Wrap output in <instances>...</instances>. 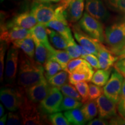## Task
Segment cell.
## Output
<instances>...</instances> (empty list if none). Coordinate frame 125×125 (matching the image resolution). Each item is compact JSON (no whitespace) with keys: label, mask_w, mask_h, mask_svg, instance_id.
<instances>
[{"label":"cell","mask_w":125,"mask_h":125,"mask_svg":"<svg viewBox=\"0 0 125 125\" xmlns=\"http://www.w3.org/2000/svg\"><path fill=\"white\" fill-rule=\"evenodd\" d=\"M17 83L18 86L24 89L46 79L43 65L23 51L19 53Z\"/></svg>","instance_id":"cell-1"},{"label":"cell","mask_w":125,"mask_h":125,"mask_svg":"<svg viewBox=\"0 0 125 125\" xmlns=\"http://www.w3.org/2000/svg\"><path fill=\"white\" fill-rule=\"evenodd\" d=\"M19 112L23 121V125H41L48 122L45 114H42L37 103L31 101L26 96H23L19 107Z\"/></svg>","instance_id":"cell-2"},{"label":"cell","mask_w":125,"mask_h":125,"mask_svg":"<svg viewBox=\"0 0 125 125\" xmlns=\"http://www.w3.org/2000/svg\"><path fill=\"white\" fill-rule=\"evenodd\" d=\"M125 40V15L105 30V42L111 52L115 55ZM116 56V55H115Z\"/></svg>","instance_id":"cell-3"},{"label":"cell","mask_w":125,"mask_h":125,"mask_svg":"<svg viewBox=\"0 0 125 125\" xmlns=\"http://www.w3.org/2000/svg\"><path fill=\"white\" fill-rule=\"evenodd\" d=\"M78 24L87 35L102 43L105 42V31L101 21L92 16L87 12L83 13Z\"/></svg>","instance_id":"cell-4"},{"label":"cell","mask_w":125,"mask_h":125,"mask_svg":"<svg viewBox=\"0 0 125 125\" xmlns=\"http://www.w3.org/2000/svg\"><path fill=\"white\" fill-rule=\"evenodd\" d=\"M24 94L25 89L19 86L2 87L0 91V99L9 111L16 112L19 109Z\"/></svg>","instance_id":"cell-5"},{"label":"cell","mask_w":125,"mask_h":125,"mask_svg":"<svg viewBox=\"0 0 125 125\" xmlns=\"http://www.w3.org/2000/svg\"><path fill=\"white\" fill-rule=\"evenodd\" d=\"M124 79V76L115 68L103 87L104 94L116 104H118L121 98Z\"/></svg>","instance_id":"cell-6"},{"label":"cell","mask_w":125,"mask_h":125,"mask_svg":"<svg viewBox=\"0 0 125 125\" xmlns=\"http://www.w3.org/2000/svg\"><path fill=\"white\" fill-rule=\"evenodd\" d=\"M20 52L13 45L10 47L8 52L6 62L5 81L9 86H14L18 74Z\"/></svg>","instance_id":"cell-7"},{"label":"cell","mask_w":125,"mask_h":125,"mask_svg":"<svg viewBox=\"0 0 125 125\" xmlns=\"http://www.w3.org/2000/svg\"><path fill=\"white\" fill-rule=\"evenodd\" d=\"M63 99L62 94L57 87H52L49 94L39 103L38 107L45 115L60 111V108Z\"/></svg>","instance_id":"cell-8"},{"label":"cell","mask_w":125,"mask_h":125,"mask_svg":"<svg viewBox=\"0 0 125 125\" xmlns=\"http://www.w3.org/2000/svg\"><path fill=\"white\" fill-rule=\"evenodd\" d=\"M57 5L36 1L31 7V11L38 23L45 24L55 18Z\"/></svg>","instance_id":"cell-9"},{"label":"cell","mask_w":125,"mask_h":125,"mask_svg":"<svg viewBox=\"0 0 125 125\" xmlns=\"http://www.w3.org/2000/svg\"><path fill=\"white\" fill-rule=\"evenodd\" d=\"M72 30L75 39L78 42L91 53L97 56L99 51L105 47L102 42L86 34L81 29L78 24L74 25Z\"/></svg>","instance_id":"cell-10"},{"label":"cell","mask_w":125,"mask_h":125,"mask_svg":"<svg viewBox=\"0 0 125 125\" xmlns=\"http://www.w3.org/2000/svg\"><path fill=\"white\" fill-rule=\"evenodd\" d=\"M52 86L46 79L25 89V93L32 102L40 103L49 94Z\"/></svg>","instance_id":"cell-11"},{"label":"cell","mask_w":125,"mask_h":125,"mask_svg":"<svg viewBox=\"0 0 125 125\" xmlns=\"http://www.w3.org/2000/svg\"><path fill=\"white\" fill-rule=\"evenodd\" d=\"M38 23L37 19L30 11H26L16 15L11 20L4 23H1V26L6 27H19L30 30Z\"/></svg>","instance_id":"cell-12"},{"label":"cell","mask_w":125,"mask_h":125,"mask_svg":"<svg viewBox=\"0 0 125 125\" xmlns=\"http://www.w3.org/2000/svg\"><path fill=\"white\" fill-rule=\"evenodd\" d=\"M94 73V71L93 67L86 60L83 63L69 73V82L75 85L78 82L83 81L90 82Z\"/></svg>","instance_id":"cell-13"},{"label":"cell","mask_w":125,"mask_h":125,"mask_svg":"<svg viewBox=\"0 0 125 125\" xmlns=\"http://www.w3.org/2000/svg\"><path fill=\"white\" fill-rule=\"evenodd\" d=\"M85 9L92 16L100 21L108 19L110 14L104 3V0H85Z\"/></svg>","instance_id":"cell-14"},{"label":"cell","mask_w":125,"mask_h":125,"mask_svg":"<svg viewBox=\"0 0 125 125\" xmlns=\"http://www.w3.org/2000/svg\"><path fill=\"white\" fill-rule=\"evenodd\" d=\"M1 41H4L8 44L16 40H21L31 36L30 30L19 27H6L1 26Z\"/></svg>","instance_id":"cell-15"},{"label":"cell","mask_w":125,"mask_h":125,"mask_svg":"<svg viewBox=\"0 0 125 125\" xmlns=\"http://www.w3.org/2000/svg\"><path fill=\"white\" fill-rule=\"evenodd\" d=\"M98 116L105 119H111L117 115L116 104L104 94L96 99Z\"/></svg>","instance_id":"cell-16"},{"label":"cell","mask_w":125,"mask_h":125,"mask_svg":"<svg viewBox=\"0 0 125 125\" xmlns=\"http://www.w3.org/2000/svg\"><path fill=\"white\" fill-rule=\"evenodd\" d=\"M85 7V0H70L64 14L67 21L71 23L77 22L82 17Z\"/></svg>","instance_id":"cell-17"},{"label":"cell","mask_w":125,"mask_h":125,"mask_svg":"<svg viewBox=\"0 0 125 125\" xmlns=\"http://www.w3.org/2000/svg\"><path fill=\"white\" fill-rule=\"evenodd\" d=\"M46 29L47 27L45 26V24L38 23L35 26L30 29V31L32 38H35L36 40L42 43L51 52L54 48L52 46L49 41Z\"/></svg>","instance_id":"cell-18"},{"label":"cell","mask_w":125,"mask_h":125,"mask_svg":"<svg viewBox=\"0 0 125 125\" xmlns=\"http://www.w3.org/2000/svg\"><path fill=\"white\" fill-rule=\"evenodd\" d=\"M97 57L100 68L105 70L111 68L118 60V57L112 53L109 48L106 46L99 51Z\"/></svg>","instance_id":"cell-19"},{"label":"cell","mask_w":125,"mask_h":125,"mask_svg":"<svg viewBox=\"0 0 125 125\" xmlns=\"http://www.w3.org/2000/svg\"><path fill=\"white\" fill-rule=\"evenodd\" d=\"M12 43L14 46L17 48H19L29 57L33 59L35 57V46L32 36L21 40H16Z\"/></svg>","instance_id":"cell-20"},{"label":"cell","mask_w":125,"mask_h":125,"mask_svg":"<svg viewBox=\"0 0 125 125\" xmlns=\"http://www.w3.org/2000/svg\"><path fill=\"white\" fill-rule=\"evenodd\" d=\"M48 59L54 60L59 62L62 66V70L67 71V64L72 59L65 50L64 51L54 49L50 52Z\"/></svg>","instance_id":"cell-21"},{"label":"cell","mask_w":125,"mask_h":125,"mask_svg":"<svg viewBox=\"0 0 125 125\" xmlns=\"http://www.w3.org/2000/svg\"><path fill=\"white\" fill-rule=\"evenodd\" d=\"M46 30L49 36L50 42L54 48L61 50L66 49L68 42L61 34L54 30L49 27H47Z\"/></svg>","instance_id":"cell-22"},{"label":"cell","mask_w":125,"mask_h":125,"mask_svg":"<svg viewBox=\"0 0 125 125\" xmlns=\"http://www.w3.org/2000/svg\"><path fill=\"white\" fill-rule=\"evenodd\" d=\"M64 115L66 117L71 124L75 125H82L87 123L82 110L79 108H75L65 111Z\"/></svg>","instance_id":"cell-23"},{"label":"cell","mask_w":125,"mask_h":125,"mask_svg":"<svg viewBox=\"0 0 125 125\" xmlns=\"http://www.w3.org/2000/svg\"><path fill=\"white\" fill-rule=\"evenodd\" d=\"M81 110L87 122L91 121L97 115L98 113L96 101L92 100H87L81 107Z\"/></svg>","instance_id":"cell-24"},{"label":"cell","mask_w":125,"mask_h":125,"mask_svg":"<svg viewBox=\"0 0 125 125\" xmlns=\"http://www.w3.org/2000/svg\"><path fill=\"white\" fill-rule=\"evenodd\" d=\"M35 43V60L39 63L44 65L45 62L48 59L50 52L47 49V48L35 38H34Z\"/></svg>","instance_id":"cell-25"},{"label":"cell","mask_w":125,"mask_h":125,"mask_svg":"<svg viewBox=\"0 0 125 125\" xmlns=\"http://www.w3.org/2000/svg\"><path fill=\"white\" fill-rule=\"evenodd\" d=\"M111 71L112 70L111 68L107 70L101 69V68L98 69L94 73L91 82L95 85L100 86H104L108 81Z\"/></svg>","instance_id":"cell-26"},{"label":"cell","mask_w":125,"mask_h":125,"mask_svg":"<svg viewBox=\"0 0 125 125\" xmlns=\"http://www.w3.org/2000/svg\"><path fill=\"white\" fill-rule=\"evenodd\" d=\"M68 78L69 73L66 71L62 70L47 80L52 86L57 87L59 89L62 85L67 83L68 81H69Z\"/></svg>","instance_id":"cell-27"},{"label":"cell","mask_w":125,"mask_h":125,"mask_svg":"<svg viewBox=\"0 0 125 125\" xmlns=\"http://www.w3.org/2000/svg\"><path fill=\"white\" fill-rule=\"evenodd\" d=\"M45 68V75L46 79H49L62 70L60 64L56 61L48 59L43 65Z\"/></svg>","instance_id":"cell-28"},{"label":"cell","mask_w":125,"mask_h":125,"mask_svg":"<svg viewBox=\"0 0 125 125\" xmlns=\"http://www.w3.org/2000/svg\"><path fill=\"white\" fill-rule=\"evenodd\" d=\"M82 101H80L75 98L65 96L63 97L62 101L61 104L60 110V111H68L70 109L75 108H79L83 105Z\"/></svg>","instance_id":"cell-29"},{"label":"cell","mask_w":125,"mask_h":125,"mask_svg":"<svg viewBox=\"0 0 125 125\" xmlns=\"http://www.w3.org/2000/svg\"><path fill=\"white\" fill-rule=\"evenodd\" d=\"M59 89L62 92V94L64 96L71 97L82 102V98L81 97V95L79 94V92H78L77 89L75 87L73 86V84L71 83H65V85L61 86ZM83 103V102H82Z\"/></svg>","instance_id":"cell-30"},{"label":"cell","mask_w":125,"mask_h":125,"mask_svg":"<svg viewBox=\"0 0 125 125\" xmlns=\"http://www.w3.org/2000/svg\"><path fill=\"white\" fill-rule=\"evenodd\" d=\"M104 1L112 11L125 15V0H104Z\"/></svg>","instance_id":"cell-31"},{"label":"cell","mask_w":125,"mask_h":125,"mask_svg":"<svg viewBox=\"0 0 125 125\" xmlns=\"http://www.w3.org/2000/svg\"><path fill=\"white\" fill-rule=\"evenodd\" d=\"M48 122L53 125H70L71 123L68 121L65 115L62 112H57L49 114L48 117Z\"/></svg>","instance_id":"cell-32"},{"label":"cell","mask_w":125,"mask_h":125,"mask_svg":"<svg viewBox=\"0 0 125 125\" xmlns=\"http://www.w3.org/2000/svg\"><path fill=\"white\" fill-rule=\"evenodd\" d=\"M75 87L79 92L82 98V102L85 103L89 100V86L87 84V82H78L75 85Z\"/></svg>","instance_id":"cell-33"},{"label":"cell","mask_w":125,"mask_h":125,"mask_svg":"<svg viewBox=\"0 0 125 125\" xmlns=\"http://www.w3.org/2000/svg\"><path fill=\"white\" fill-rule=\"evenodd\" d=\"M65 51L68 53L72 59L81 57V54L79 45L76 44L74 39L68 42Z\"/></svg>","instance_id":"cell-34"},{"label":"cell","mask_w":125,"mask_h":125,"mask_svg":"<svg viewBox=\"0 0 125 125\" xmlns=\"http://www.w3.org/2000/svg\"><path fill=\"white\" fill-rule=\"evenodd\" d=\"M9 44L4 41H1L0 45V79L1 82L3 81V75L4 72V59L5 53Z\"/></svg>","instance_id":"cell-35"},{"label":"cell","mask_w":125,"mask_h":125,"mask_svg":"<svg viewBox=\"0 0 125 125\" xmlns=\"http://www.w3.org/2000/svg\"><path fill=\"white\" fill-rule=\"evenodd\" d=\"M89 100H96L98 97L101 96L103 92V88L101 86H98L93 83H90L89 84Z\"/></svg>","instance_id":"cell-36"},{"label":"cell","mask_w":125,"mask_h":125,"mask_svg":"<svg viewBox=\"0 0 125 125\" xmlns=\"http://www.w3.org/2000/svg\"><path fill=\"white\" fill-rule=\"evenodd\" d=\"M20 112L10 111L8 114L7 125H19L23 124L22 118Z\"/></svg>","instance_id":"cell-37"},{"label":"cell","mask_w":125,"mask_h":125,"mask_svg":"<svg viewBox=\"0 0 125 125\" xmlns=\"http://www.w3.org/2000/svg\"><path fill=\"white\" fill-rule=\"evenodd\" d=\"M117 109L119 115L125 118V79H124L122 92L121 98L118 103Z\"/></svg>","instance_id":"cell-38"},{"label":"cell","mask_w":125,"mask_h":125,"mask_svg":"<svg viewBox=\"0 0 125 125\" xmlns=\"http://www.w3.org/2000/svg\"><path fill=\"white\" fill-rule=\"evenodd\" d=\"M83 59H85V60L92 65L94 69L98 70L100 68L98 59L97 56L95 55V54L89 53Z\"/></svg>","instance_id":"cell-39"},{"label":"cell","mask_w":125,"mask_h":125,"mask_svg":"<svg viewBox=\"0 0 125 125\" xmlns=\"http://www.w3.org/2000/svg\"><path fill=\"white\" fill-rule=\"evenodd\" d=\"M114 67L125 77V58L116 61L114 64Z\"/></svg>","instance_id":"cell-40"},{"label":"cell","mask_w":125,"mask_h":125,"mask_svg":"<svg viewBox=\"0 0 125 125\" xmlns=\"http://www.w3.org/2000/svg\"><path fill=\"white\" fill-rule=\"evenodd\" d=\"M109 123L111 125H125V118L121 115H116L110 119Z\"/></svg>","instance_id":"cell-41"},{"label":"cell","mask_w":125,"mask_h":125,"mask_svg":"<svg viewBox=\"0 0 125 125\" xmlns=\"http://www.w3.org/2000/svg\"><path fill=\"white\" fill-rule=\"evenodd\" d=\"M88 125H109V122L105 119L98 117V118H94L89 121L87 123Z\"/></svg>","instance_id":"cell-42"},{"label":"cell","mask_w":125,"mask_h":125,"mask_svg":"<svg viewBox=\"0 0 125 125\" xmlns=\"http://www.w3.org/2000/svg\"><path fill=\"white\" fill-rule=\"evenodd\" d=\"M116 56L118 57V60H121V59L125 58V48L124 49L122 50V51L120 52L118 54H117Z\"/></svg>","instance_id":"cell-43"},{"label":"cell","mask_w":125,"mask_h":125,"mask_svg":"<svg viewBox=\"0 0 125 125\" xmlns=\"http://www.w3.org/2000/svg\"><path fill=\"white\" fill-rule=\"evenodd\" d=\"M7 116H8L7 114H5L4 116H2V117H1V119H0V125H5L6 122H7Z\"/></svg>","instance_id":"cell-44"},{"label":"cell","mask_w":125,"mask_h":125,"mask_svg":"<svg viewBox=\"0 0 125 125\" xmlns=\"http://www.w3.org/2000/svg\"><path fill=\"white\" fill-rule=\"evenodd\" d=\"M36 1H40V2H48V3H56L60 2L62 0H36Z\"/></svg>","instance_id":"cell-45"},{"label":"cell","mask_w":125,"mask_h":125,"mask_svg":"<svg viewBox=\"0 0 125 125\" xmlns=\"http://www.w3.org/2000/svg\"><path fill=\"white\" fill-rule=\"evenodd\" d=\"M4 114H5L4 108L3 107L2 104H0V116H1V118L2 116H4Z\"/></svg>","instance_id":"cell-46"},{"label":"cell","mask_w":125,"mask_h":125,"mask_svg":"<svg viewBox=\"0 0 125 125\" xmlns=\"http://www.w3.org/2000/svg\"><path fill=\"white\" fill-rule=\"evenodd\" d=\"M125 48V40L124 41H123V42L122 43V45H121V47H120L119 48V50H118V52L116 53V54H115V55H117V54H118L120 52H121L122 50L123 49H124V48Z\"/></svg>","instance_id":"cell-47"}]
</instances>
